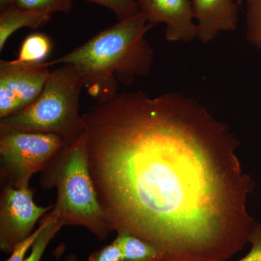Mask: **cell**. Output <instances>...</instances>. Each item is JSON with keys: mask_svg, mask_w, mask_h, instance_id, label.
Listing matches in <instances>:
<instances>
[{"mask_svg": "<svg viewBox=\"0 0 261 261\" xmlns=\"http://www.w3.org/2000/svg\"><path fill=\"white\" fill-rule=\"evenodd\" d=\"M64 261H77L76 255H74V254H69V255L65 257Z\"/></svg>", "mask_w": 261, "mask_h": 261, "instance_id": "obj_21", "label": "cell"}, {"mask_svg": "<svg viewBox=\"0 0 261 261\" xmlns=\"http://www.w3.org/2000/svg\"><path fill=\"white\" fill-rule=\"evenodd\" d=\"M139 10L152 25H166L165 39L191 42L197 36L191 0H137Z\"/></svg>", "mask_w": 261, "mask_h": 261, "instance_id": "obj_8", "label": "cell"}, {"mask_svg": "<svg viewBox=\"0 0 261 261\" xmlns=\"http://www.w3.org/2000/svg\"><path fill=\"white\" fill-rule=\"evenodd\" d=\"M53 208L41 207L34 200L30 188L15 189L2 185L0 194V250L10 254L28 238L40 218Z\"/></svg>", "mask_w": 261, "mask_h": 261, "instance_id": "obj_7", "label": "cell"}, {"mask_svg": "<svg viewBox=\"0 0 261 261\" xmlns=\"http://www.w3.org/2000/svg\"><path fill=\"white\" fill-rule=\"evenodd\" d=\"M235 1L237 2L239 5H242L244 3V0H235Z\"/></svg>", "mask_w": 261, "mask_h": 261, "instance_id": "obj_22", "label": "cell"}, {"mask_svg": "<svg viewBox=\"0 0 261 261\" xmlns=\"http://www.w3.org/2000/svg\"><path fill=\"white\" fill-rule=\"evenodd\" d=\"M53 14L22 9L13 5L0 12V51L13 33L23 28L36 29L47 25Z\"/></svg>", "mask_w": 261, "mask_h": 261, "instance_id": "obj_10", "label": "cell"}, {"mask_svg": "<svg viewBox=\"0 0 261 261\" xmlns=\"http://www.w3.org/2000/svg\"><path fill=\"white\" fill-rule=\"evenodd\" d=\"M153 27L139 12L48 63L73 65L89 95L97 102L108 100L118 93L119 83L128 87L136 79L149 74L154 51L145 35Z\"/></svg>", "mask_w": 261, "mask_h": 261, "instance_id": "obj_2", "label": "cell"}, {"mask_svg": "<svg viewBox=\"0 0 261 261\" xmlns=\"http://www.w3.org/2000/svg\"><path fill=\"white\" fill-rule=\"evenodd\" d=\"M83 79L75 66L63 64L51 70L42 93L32 104L0 119V127L58 136L66 147L87 132L80 114Z\"/></svg>", "mask_w": 261, "mask_h": 261, "instance_id": "obj_4", "label": "cell"}, {"mask_svg": "<svg viewBox=\"0 0 261 261\" xmlns=\"http://www.w3.org/2000/svg\"><path fill=\"white\" fill-rule=\"evenodd\" d=\"M250 250L238 261H261V222L257 223L249 238Z\"/></svg>", "mask_w": 261, "mask_h": 261, "instance_id": "obj_19", "label": "cell"}, {"mask_svg": "<svg viewBox=\"0 0 261 261\" xmlns=\"http://www.w3.org/2000/svg\"><path fill=\"white\" fill-rule=\"evenodd\" d=\"M121 250L116 241L90 254L87 261H121Z\"/></svg>", "mask_w": 261, "mask_h": 261, "instance_id": "obj_18", "label": "cell"}, {"mask_svg": "<svg viewBox=\"0 0 261 261\" xmlns=\"http://www.w3.org/2000/svg\"><path fill=\"white\" fill-rule=\"evenodd\" d=\"M47 222V216L44 217L39 227L35 230L28 238H25L23 241L18 243L15 247L14 250L10 253V257L6 261H24L25 260V257L27 252L29 249L32 248L36 240L39 236L43 228L45 227Z\"/></svg>", "mask_w": 261, "mask_h": 261, "instance_id": "obj_17", "label": "cell"}, {"mask_svg": "<svg viewBox=\"0 0 261 261\" xmlns=\"http://www.w3.org/2000/svg\"><path fill=\"white\" fill-rule=\"evenodd\" d=\"M51 47L50 38L45 34H31L22 42L16 60L23 63H42L50 54Z\"/></svg>", "mask_w": 261, "mask_h": 261, "instance_id": "obj_12", "label": "cell"}, {"mask_svg": "<svg viewBox=\"0 0 261 261\" xmlns=\"http://www.w3.org/2000/svg\"><path fill=\"white\" fill-rule=\"evenodd\" d=\"M15 6L39 13H69L73 7L72 0H14Z\"/></svg>", "mask_w": 261, "mask_h": 261, "instance_id": "obj_15", "label": "cell"}, {"mask_svg": "<svg viewBox=\"0 0 261 261\" xmlns=\"http://www.w3.org/2000/svg\"><path fill=\"white\" fill-rule=\"evenodd\" d=\"M197 20V38L204 44L218 34L234 32L239 23V5L235 0H191Z\"/></svg>", "mask_w": 261, "mask_h": 261, "instance_id": "obj_9", "label": "cell"}, {"mask_svg": "<svg viewBox=\"0 0 261 261\" xmlns=\"http://www.w3.org/2000/svg\"><path fill=\"white\" fill-rule=\"evenodd\" d=\"M89 171L111 231L165 261H228L257 223L240 141L194 98L121 92L82 115Z\"/></svg>", "mask_w": 261, "mask_h": 261, "instance_id": "obj_1", "label": "cell"}, {"mask_svg": "<svg viewBox=\"0 0 261 261\" xmlns=\"http://www.w3.org/2000/svg\"><path fill=\"white\" fill-rule=\"evenodd\" d=\"M115 241L121 248V261H165L157 247L130 233L118 231Z\"/></svg>", "mask_w": 261, "mask_h": 261, "instance_id": "obj_11", "label": "cell"}, {"mask_svg": "<svg viewBox=\"0 0 261 261\" xmlns=\"http://www.w3.org/2000/svg\"><path fill=\"white\" fill-rule=\"evenodd\" d=\"M101 5L112 11L118 21L125 20L140 12L136 0H85Z\"/></svg>", "mask_w": 261, "mask_h": 261, "instance_id": "obj_16", "label": "cell"}, {"mask_svg": "<svg viewBox=\"0 0 261 261\" xmlns=\"http://www.w3.org/2000/svg\"><path fill=\"white\" fill-rule=\"evenodd\" d=\"M14 4V0H0V12Z\"/></svg>", "mask_w": 261, "mask_h": 261, "instance_id": "obj_20", "label": "cell"}, {"mask_svg": "<svg viewBox=\"0 0 261 261\" xmlns=\"http://www.w3.org/2000/svg\"><path fill=\"white\" fill-rule=\"evenodd\" d=\"M65 147L56 135L0 127L2 185L29 188L31 178Z\"/></svg>", "mask_w": 261, "mask_h": 261, "instance_id": "obj_5", "label": "cell"}, {"mask_svg": "<svg viewBox=\"0 0 261 261\" xmlns=\"http://www.w3.org/2000/svg\"><path fill=\"white\" fill-rule=\"evenodd\" d=\"M48 62L0 61V119L32 104L51 74Z\"/></svg>", "mask_w": 261, "mask_h": 261, "instance_id": "obj_6", "label": "cell"}, {"mask_svg": "<svg viewBox=\"0 0 261 261\" xmlns=\"http://www.w3.org/2000/svg\"><path fill=\"white\" fill-rule=\"evenodd\" d=\"M246 5V39L250 46L261 51V0H244Z\"/></svg>", "mask_w": 261, "mask_h": 261, "instance_id": "obj_13", "label": "cell"}, {"mask_svg": "<svg viewBox=\"0 0 261 261\" xmlns=\"http://www.w3.org/2000/svg\"><path fill=\"white\" fill-rule=\"evenodd\" d=\"M39 182L43 190L56 189L53 211L64 226L87 228L100 241L108 238L112 231L89 171L86 135L55 156L41 172Z\"/></svg>", "mask_w": 261, "mask_h": 261, "instance_id": "obj_3", "label": "cell"}, {"mask_svg": "<svg viewBox=\"0 0 261 261\" xmlns=\"http://www.w3.org/2000/svg\"><path fill=\"white\" fill-rule=\"evenodd\" d=\"M46 216L47 218V224L33 245L30 255L24 261H41L43 254L45 252L51 240L60 229L64 226L63 223L58 219L53 209Z\"/></svg>", "mask_w": 261, "mask_h": 261, "instance_id": "obj_14", "label": "cell"}]
</instances>
